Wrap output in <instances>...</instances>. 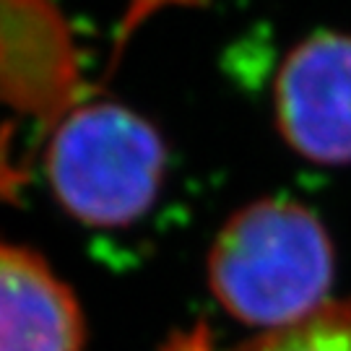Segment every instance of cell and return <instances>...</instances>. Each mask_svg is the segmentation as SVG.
Here are the masks:
<instances>
[{
    "instance_id": "obj_1",
    "label": "cell",
    "mask_w": 351,
    "mask_h": 351,
    "mask_svg": "<svg viewBox=\"0 0 351 351\" xmlns=\"http://www.w3.org/2000/svg\"><path fill=\"white\" fill-rule=\"evenodd\" d=\"M208 281L232 317L265 333L281 330L330 304L333 245L307 206L263 198L221 226Z\"/></svg>"
},
{
    "instance_id": "obj_2",
    "label": "cell",
    "mask_w": 351,
    "mask_h": 351,
    "mask_svg": "<svg viewBox=\"0 0 351 351\" xmlns=\"http://www.w3.org/2000/svg\"><path fill=\"white\" fill-rule=\"evenodd\" d=\"M164 143L151 123L123 104L99 101L58 125L47 172L58 201L94 226H125L156 201Z\"/></svg>"
},
{
    "instance_id": "obj_3",
    "label": "cell",
    "mask_w": 351,
    "mask_h": 351,
    "mask_svg": "<svg viewBox=\"0 0 351 351\" xmlns=\"http://www.w3.org/2000/svg\"><path fill=\"white\" fill-rule=\"evenodd\" d=\"M281 136L304 159L351 164V37L317 32L297 45L276 81Z\"/></svg>"
},
{
    "instance_id": "obj_4",
    "label": "cell",
    "mask_w": 351,
    "mask_h": 351,
    "mask_svg": "<svg viewBox=\"0 0 351 351\" xmlns=\"http://www.w3.org/2000/svg\"><path fill=\"white\" fill-rule=\"evenodd\" d=\"M73 291L37 252L0 245V351H81Z\"/></svg>"
},
{
    "instance_id": "obj_5",
    "label": "cell",
    "mask_w": 351,
    "mask_h": 351,
    "mask_svg": "<svg viewBox=\"0 0 351 351\" xmlns=\"http://www.w3.org/2000/svg\"><path fill=\"white\" fill-rule=\"evenodd\" d=\"M177 351H198V346L182 349L180 343ZM239 351H351V300L330 302L313 317L263 333Z\"/></svg>"
}]
</instances>
